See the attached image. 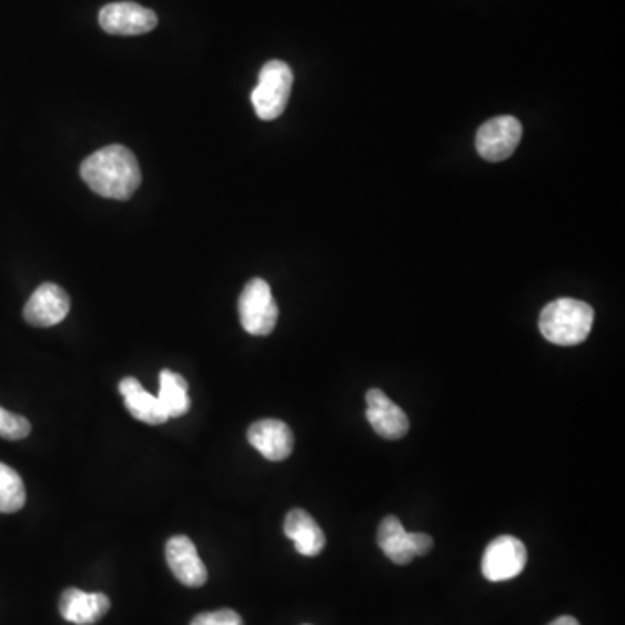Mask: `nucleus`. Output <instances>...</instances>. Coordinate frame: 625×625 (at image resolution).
Wrapping results in <instances>:
<instances>
[{
    "label": "nucleus",
    "mask_w": 625,
    "mask_h": 625,
    "mask_svg": "<svg viewBox=\"0 0 625 625\" xmlns=\"http://www.w3.org/2000/svg\"><path fill=\"white\" fill-rule=\"evenodd\" d=\"M84 183L104 199L128 200L141 184V169L129 148L112 144L101 148L82 162Z\"/></svg>",
    "instance_id": "f257e3e1"
},
{
    "label": "nucleus",
    "mask_w": 625,
    "mask_h": 625,
    "mask_svg": "<svg viewBox=\"0 0 625 625\" xmlns=\"http://www.w3.org/2000/svg\"><path fill=\"white\" fill-rule=\"evenodd\" d=\"M594 310L577 299H556L542 310L538 329L556 346H577L591 334Z\"/></svg>",
    "instance_id": "f03ea898"
},
{
    "label": "nucleus",
    "mask_w": 625,
    "mask_h": 625,
    "mask_svg": "<svg viewBox=\"0 0 625 625\" xmlns=\"http://www.w3.org/2000/svg\"><path fill=\"white\" fill-rule=\"evenodd\" d=\"M292 84H294V75L288 63L273 60L264 64L260 73V82L251 97L255 113L261 120H275L285 112Z\"/></svg>",
    "instance_id": "7ed1b4c3"
},
{
    "label": "nucleus",
    "mask_w": 625,
    "mask_h": 625,
    "mask_svg": "<svg viewBox=\"0 0 625 625\" xmlns=\"http://www.w3.org/2000/svg\"><path fill=\"white\" fill-rule=\"evenodd\" d=\"M240 323L251 335H270L279 322V304L266 280L252 279L239 299Z\"/></svg>",
    "instance_id": "20e7f679"
},
{
    "label": "nucleus",
    "mask_w": 625,
    "mask_h": 625,
    "mask_svg": "<svg viewBox=\"0 0 625 625\" xmlns=\"http://www.w3.org/2000/svg\"><path fill=\"white\" fill-rule=\"evenodd\" d=\"M377 544L391 562L409 565L417 556L433 550V537L427 534H409L396 516H386L379 525Z\"/></svg>",
    "instance_id": "39448f33"
},
{
    "label": "nucleus",
    "mask_w": 625,
    "mask_h": 625,
    "mask_svg": "<svg viewBox=\"0 0 625 625\" xmlns=\"http://www.w3.org/2000/svg\"><path fill=\"white\" fill-rule=\"evenodd\" d=\"M525 544L513 535L494 538L485 550L482 560L483 577L491 582L511 581L525 569Z\"/></svg>",
    "instance_id": "423d86ee"
},
{
    "label": "nucleus",
    "mask_w": 625,
    "mask_h": 625,
    "mask_svg": "<svg viewBox=\"0 0 625 625\" xmlns=\"http://www.w3.org/2000/svg\"><path fill=\"white\" fill-rule=\"evenodd\" d=\"M522 135L523 128L518 119L511 115L495 117L478 129L476 150L488 162H502L516 152Z\"/></svg>",
    "instance_id": "0eeeda50"
},
{
    "label": "nucleus",
    "mask_w": 625,
    "mask_h": 625,
    "mask_svg": "<svg viewBox=\"0 0 625 625\" xmlns=\"http://www.w3.org/2000/svg\"><path fill=\"white\" fill-rule=\"evenodd\" d=\"M159 23L152 9L135 2H113L100 11V24L110 36H143L152 32Z\"/></svg>",
    "instance_id": "6e6552de"
},
{
    "label": "nucleus",
    "mask_w": 625,
    "mask_h": 625,
    "mask_svg": "<svg viewBox=\"0 0 625 625\" xmlns=\"http://www.w3.org/2000/svg\"><path fill=\"white\" fill-rule=\"evenodd\" d=\"M70 298L57 283H42L24 304L23 316L33 327H52L67 319Z\"/></svg>",
    "instance_id": "1a4fd4ad"
},
{
    "label": "nucleus",
    "mask_w": 625,
    "mask_h": 625,
    "mask_svg": "<svg viewBox=\"0 0 625 625\" xmlns=\"http://www.w3.org/2000/svg\"><path fill=\"white\" fill-rule=\"evenodd\" d=\"M366 421L374 427L379 436L386 440H400L409 433V417L403 409L387 399L384 391L372 387L366 391Z\"/></svg>",
    "instance_id": "9d476101"
},
{
    "label": "nucleus",
    "mask_w": 625,
    "mask_h": 625,
    "mask_svg": "<svg viewBox=\"0 0 625 625\" xmlns=\"http://www.w3.org/2000/svg\"><path fill=\"white\" fill-rule=\"evenodd\" d=\"M165 560L172 574L183 586L202 587L208 582V568L200 560L192 538H188L187 535L169 538Z\"/></svg>",
    "instance_id": "9b49d317"
},
{
    "label": "nucleus",
    "mask_w": 625,
    "mask_h": 625,
    "mask_svg": "<svg viewBox=\"0 0 625 625\" xmlns=\"http://www.w3.org/2000/svg\"><path fill=\"white\" fill-rule=\"evenodd\" d=\"M249 443L268 461H285L294 451V434L279 419H263L248 431Z\"/></svg>",
    "instance_id": "f8f14e48"
},
{
    "label": "nucleus",
    "mask_w": 625,
    "mask_h": 625,
    "mask_svg": "<svg viewBox=\"0 0 625 625\" xmlns=\"http://www.w3.org/2000/svg\"><path fill=\"white\" fill-rule=\"evenodd\" d=\"M58 608H60L61 617L67 622L75 625H92L108 614L110 599L107 594L84 593V591L70 587L61 594Z\"/></svg>",
    "instance_id": "ddd939ff"
},
{
    "label": "nucleus",
    "mask_w": 625,
    "mask_h": 625,
    "mask_svg": "<svg viewBox=\"0 0 625 625\" xmlns=\"http://www.w3.org/2000/svg\"><path fill=\"white\" fill-rule=\"evenodd\" d=\"M120 395L124 396L125 409L132 417L150 426L168 423L169 415L157 396L148 393L135 377H125L119 384Z\"/></svg>",
    "instance_id": "4468645a"
},
{
    "label": "nucleus",
    "mask_w": 625,
    "mask_h": 625,
    "mask_svg": "<svg viewBox=\"0 0 625 625\" xmlns=\"http://www.w3.org/2000/svg\"><path fill=\"white\" fill-rule=\"evenodd\" d=\"M283 532L294 542L295 551L308 558L319 556L325 547V534L315 518L304 510H292L283 523Z\"/></svg>",
    "instance_id": "2eb2a0df"
},
{
    "label": "nucleus",
    "mask_w": 625,
    "mask_h": 625,
    "mask_svg": "<svg viewBox=\"0 0 625 625\" xmlns=\"http://www.w3.org/2000/svg\"><path fill=\"white\" fill-rule=\"evenodd\" d=\"M157 399L164 406L169 419L181 417L190 411V405H192L190 396H188L187 379L172 371L160 372V390Z\"/></svg>",
    "instance_id": "dca6fc26"
},
{
    "label": "nucleus",
    "mask_w": 625,
    "mask_h": 625,
    "mask_svg": "<svg viewBox=\"0 0 625 625\" xmlns=\"http://www.w3.org/2000/svg\"><path fill=\"white\" fill-rule=\"evenodd\" d=\"M27 502V491L20 474L0 462V513L20 511Z\"/></svg>",
    "instance_id": "f3484780"
},
{
    "label": "nucleus",
    "mask_w": 625,
    "mask_h": 625,
    "mask_svg": "<svg viewBox=\"0 0 625 625\" xmlns=\"http://www.w3.org/2000/svg\"><path fill=\"white\" fill-rule=\"evenodd\" d=\"M30 431H32V426H30L29 419L12 414L0 406V438L18 442V440L27 438Z\"/></svg>",
    "instance_id": "a211bd4d"
},
{
    "label": "nucleus",
    "mask_w": 625,
    "mask_h": 625,
    "mask_svg": "<svg viewBox=\"0 0 625 625\" xmlns=\"http://www.w3.org/2000/svg\"><path fill=\"white\" fill-rule=\"evenodd\" d=\"M190 625H243V621L235 609L223 608L218 612L199 614Z\"/></svg>",
    "instance_id": "6ab92c4d"
},
{
    "label": "nucleus",
    "mask_w": 625,
    "mask_h": 625,
    "mask_svg": "<svg viewBox=\"0 0 625 625\" xmlns=\"http://www.w3.org/2000/svg\"><path fill=\"white\" fill-rule=\"evenodd\" d=\"M550 625H581V624H578L577 618L568 617V615H565V617L556 618V621H554L553 624Z\"/></svg>",
    "instance_id": "aec40b11"
}]
</instances>
